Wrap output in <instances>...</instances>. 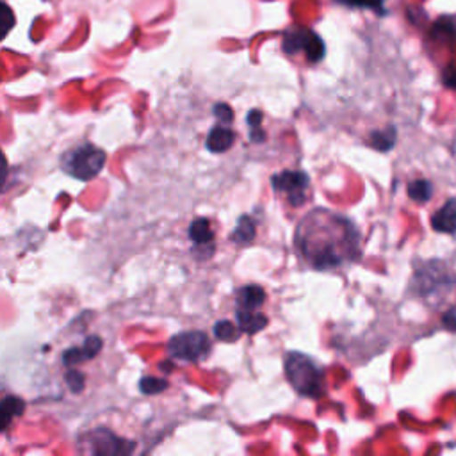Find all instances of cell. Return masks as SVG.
Here are the masks:
<instances>
[{"label":"cell","instance_id":"6da1fadb","mask_svg":"<svg viewBox=\"0 0 456 456\" xmlns=\"http://www.w3.org/2000/svg\"><path fill=\"white\" fill-rule=\"evenodd\" d=\"M285 376L301 395L319 397L322 394V369L303 353H289L285 358Z\"/></svg>","mask_w":456,"mask_h":456},{"label":"cell","instance_id":"7a4b0ae2","mask_svg":"<svg viewBox=\"0 0 456 456\" xmlns=\"http://www.w3.org/2000/svg\"><path fill=\"white\" fill-rule=\"evenodd\" d=\"M105 151L93 146L91 142H84L73 150H69L62 157V169L77 180H91L94 178L105 166Z\"/></svg>","mask_w":456,"mask_h":456},{"label":"cell","instance_id":"3957f363","mask_svg":"<svg viewBox=\"0 0 456 456\" xmlns=\"http://www.w3.org/2000/svg\"><path fill=\"white\" fill-rule=\"evenodd\" d=\"M167 351L176 360L196 362L208 354L210 340L203 331H182L171 337L167 344Z\"/></svg>","mask_w":456,"mask_h":456},{"label":"cell","instance_id":"277c9868","mask_svg":"<svg viewBox=\"0 0 456 456\" xmlns=\"http://www.w3.org/2000/svg\"><path fill=\"white\" fill-rule=\"evenodd\" d=\"M273 183L278 191L289 194L292 205H301L305 200V187L308 185V176L301 171H283L273 176Z\"/></svg>","mask_w":456,"mask_h":456},{"label":"cell","instance_id":"5b68a950","mask_svg":"<svg viewBox=\"0 0 456 456\" xmlns=\"http://www.w3.org/2000/svg\"><path fill=\"white\" fill-rule=\"evenodd\" d=\"M94 447H93V452L94 454H100L103 445L105 447V454H119V452H130L134 449V444H126V440H119L118 436H114L110 431H105V429H100L96 431V440H93Z\"/></svg>","mask_w":456,"mask_h":456},{"label":"cell","instance_id":"8992f818","mask_svg":"<svg viewBox=\"0 0 456 456\" xmlns=\"http://www.w3.org/2000/svg\"><path fill=\"white\" fill-rule=\"evenodd\" d=\"M431 224L440 233L456 232V200H449L436 214L431 217Z\"/></svg>","mask_w":456,"mask_h":456},{"label":"cell","instance_id":"52a82bcc","mask_svg":"<svg viewBox=\"0 0 456 456\" xmlns=\"http://www.w3.org/2000/svg\"><path fill=\"white\" fill-rule=\"evenodd\" d=\"M233 132L230 128H226L223 123L221 125H216L208 135H207V148L212 151V153H223L226 150L232 148L233 144Z\"/></svg>","mask_w":456,"mask_h":456},{"label":"cell","instance_id":"ba28073f","mask_svg":"<svg viewBox=\"0 0 456 456\" xmlns=\"http://www.w3.org/2000/svg\"><path fill=\"white\" fill-rule=\"evenodd\" d=\"M265 301V292L258 285H246L237 292V303L240 310H256Z\"/></svg>","mask_w":456,"mask_h":456},{"label":"cell","instance_id":"9c48e42d","mask_svg":"<svg viewBox=\"0 0 456 456\" xmlns=\"http://www.w3.org/2000/svg\"><path fill=\"white\" fill-rule=\"evenodd\" d=\"M25 410V403L16 395H7L0 401V431H4L11 420L21 415Z\"/></svg>","mask_w":456,"mask_h":456},{"label":"cell","instance_id":"30bf717a","mask_svg":"<svg viewBox=\"0 0 456 456\" xmlns=\"http://www.w3.org/2000/svg\"><path fill=\"white\" fill-rule=\"evenodd\" d=\"M237 326L240 331L246 333H256L267 326V317L264 314L253 312V310H240L237 312Z\"/></svg>","mask_w":456,"mask_h":456},{"label":"cell","instance_id":"8fae6325","mask_svg":"<svg viewBox=\"0 0 456 456\" xmlns=\"http://www.w3.org/2000/svg\"><path fill=\"white\" fill-rule=\"evenodd\" d=\"M189 237L194 244L198 246H207V244H212L214 240V232L210 228V223L203 217L200 219H194L189 226Z\"/></svg>","mask_w":456,"mask_h":456},{"label":"cell","instance_id":"7c38bea8","mask_svg":"<svg viewBox=\"0 0 456 456\" xmlns=\"http://www.w3.org/2000/svg\"><path fill=\"white\" fill-rule=\"evenodd\" d=\"M232 240H235L237 244H248L255 239V223L253 219H249L248 216L239 217L237 221V228L235 232L230 235Z\"/></svg>","mask_w":456,"mask_h":456},{"label":"cell","instance_id":"4fadbf2b","mask_svg":"<svg viewBox=\"0 0 456 456\" xmlns=\"http://www.w3.org/2000/svg\"><path fill=\"white\" fill-rule=\"evenodd\" d=\"M303 50H305V53H306V57H308L310 62H317V61H321V59L324 57V43H322V39H321L315 32H312V30L306 32V39H305Z\"/></svg>","mask_w":456,"mask_h":456},{"label":"cell","instance_id":"5bb4252c","mask_svg":"<svg viewBox=\"0 0 456 456\" xmlns=\"http://www.w3.org/2000/svg\"><path fill=\"white\" fill-rule=\"evenodd\" d=\"M306 32L308 30H289V32H285L283 43H281L283 50L287 53H297L299 50H303L305 39H306Z\"/></svg>","mask_w":456,"mask_h":456},{"label":"cell","instance_id":"9a60e30c","mask_svg":"<svg viewBox=\"0 0 456 456\" xmlns=\"http://www.w3.org/2000/svg\"><path fill=\"white\" fill-rule=\"evenodd\" d=\"M433 194V185L431 182L428 180H413L410 185H408V196L413 200V201H420V203H426Z\"/></svg>","mask_w":456,"mask_h":456},{"label":"cell","instance_id":"2e32d148","mask_svg":"<svg viewBox=\"0 0 456 456\" xmlns=\"http://www.w3.org/2000/svg\"><path fill=\"white\" fill-rule=\"evenodd\" d=\"M395 141V130L394 128H387V130H376L370 134V144L379 150V151H387L394 146Z\"/></svg>","mask_w":456,"mask_h":456},{"label":"cell","instance_id":"e0dca14e","mask_svg":"<svg viewBox=\"0 0 456 456\" xmlns=\"http://www.w3.org/2000/svg\"><path fill=\"white\" fill-rule=\"evenodd\" d=\"M214 335H216V338H219V340L232 342V340H237V338H239L240 328L235 326L233 322L226 321V319H224V321H217V322L214 324Z\"/></svg>","mask_w":456,"mask_h":456},{"label":"cell","instance_id":"ac0fdd59","mask_svg":"<svg viewBox=\"0 0 456 456\" xmlns=\"http://www.w3.org/2000/svg\"><path fill=\"white\" fill-rule=\"evenodd\" d=\"M139 388H141V392L151 395V394H159V392L166 390L167 388V381L162 379V378H155V376H144L139 381Z\"/></svg>","mask_w":456,"mask_h":456},{"label":"cell","instance_id":"d6986e66","mask_svg":"<svg viewBox=\"0 0 456 456\" xmlns=\"http://www.w3.org/2000/svg\"><path fill=\"white\" fill-rule=\"evenodd\" d=\"M14 21L16 20H14L12 9L0 0V39H4L11 32V28L14 27Z\"/></svg>","mask_w":456,"mask_h":456},{"label":"cell","instance_id":"ffe728a7","mask_svg":"<svg viewBox=\"0 0 456 456\" xmlns=\"http://www.w3.org/2000/svg\"><path fill=\"white\" fill-rule=\"evenodd\" d=\"M87 360H91L93 356H96V353L102 349V338L96 337V335H89L86 340H84V346H82Z\"/></svg>","mask_w":456,"mask_h":456},{"label":"cell","instance_id":"44dd1931","mask_svg":"<svg viewBox=\"0 0 456 456\" xmlns=\"http://www.w3.org/2000/svg\"><path fill=\"white\" fill-rule=\"evenodd\" d=\"M338 2L354 5V7H367L376 12H383V0H338Z\"/></svg>","mask_w":456,"mask_h":456},{"label":"cell","instance_id":"7402d4cb","mask_svg":"<svg viewBox=\"0 0 456 456\" xmlns=\"http://www.w3.org/2000/svg\"><path fill=\"white\" fill-rule=\"evenodd\" d=\"M66 383L73 392H80L84 388V374H80L78 370L69 369L66 372Z\"/></svg>","mask_w":456,"mask_h":456},{"label":"cell","instance_id":"603a6c76","mask_svg":"<svg viewBox=\"0 0 456 456\" xmlns=\"http://www.w3.org/2000/svg\"><path fill=\"white\" fill-rule=\"evenodd\" d=\"M214 114H216V118H217L223 125H226V123H230V121L233 119V112H232V109H230L226 103H217V105L214 107Z\"/></svg>","mask_w":456,"mask_h":456},{"label":"cell","instance_id":"cb8c5ba5","mask_svg":"<svg viewBox=\"0 0 456 456\" xmlns=\"http://www.w3.org/2000/svg\"><path fill=\"white\" fill-rule=\"evenodd\" d=\"M7 173H9V167H7V160H5V155L4 151L0 150V191L4 189L5 185V180H7Z\"/></svg>","mask_w":456,"mask_h":456},{"label":"cell","instance_id":"d4e9b609","mask_svg":"<svg viewBox=\"0 0 456 456\" xmlns=\"http://www.w3.org/2000/svg\"><path fill=\"white\" fill-rule=\"evenodd\" d=\"M246 121H248V125H249L251 128H258L260 123H262V112H260V110H251V112H248Z\"/></svg>","mask_w":456,"mask_h":456},{"label":"cell","instance_id":"484cf974","mask_svg":"<svg viewBox=\"0 0 456 456\" xmlns=\"http://www.w3.org/2000/svg\"><path fill=\"white\" fill-rule=\"evenodd\" d=\"M444 82H445V86H449V87H456V69H454V68L445 69V73H444Z\"/></svg>","mask_w":456,"mask_h":456},{"label":"cell","instance_id":"4316f807","mask_svg":"<svg viewBox=\"0 0 456 456\" xmlns=\"http://www.w3.org/2000/svg\"><path fill=\"white\" fill-rule=\"evenodd\" d=\"M444 324H445L447 328H451V330H456V315H454V314L445 315V317H444Z\"/></svg>","mask_w":456,"mask_h":456}]
</instances>
